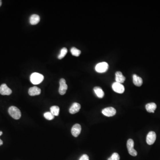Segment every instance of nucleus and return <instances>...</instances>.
<instances>
[{"mask_svg":"<svg viewBox=\"0 0 160 160\" xmlns=\"http://www.w3.org/2000/svg\"><path fill=\"white\" fill-rule=\"evenodd\" d=\"M146 110L149 112H154L157 108V105L155 103L152 102L147 104L145 106Z\"/></svg>","mask_w":160,"mask_h":160,"instance_id":"obj_15","label":"nucleus"},{"mask_svg":"<svg viewBox=\"0 0 160 160\" xmlns=\"http://www.w3.org/2000/svg\"><path fill=\"white\" fill-rule=\"evenodd\" d=\"M12 90L5 84H3L0 86V94L2 95H9L12 94Z\"/></svg>","mask_w":160,"mask_h":160,"instance_id":"obj_9","label":"nucleus"},{"mask_svg":"<svg viewBox=\"0 0 160 160\" xmlns=\"http://www.w3.org/2000/svg\"><path fill=\"white\" fill-rule=\"evenodd\" d=\"M102 113L104 116L110 117V116H113L116 114V110L114 108L110 107L106 108L103 109L102 110Z\"/></svg>","mask_w":160,"mask_h":160,"instance_id":"obj_7","label":"nucleus"},{"mask_svg":"<svg viewBox=\"0 0 160 160\" xmlns=\"http://www.w3.org/2000/svg\"><path fill=\"white\" fill-rule=\"evenodd\" d=\"M40 18L39 16L37 14L31 15L29 18V22L32 25H37L40 21Z\"/></svg>","mask_w":160,"mask_h":160,"instance_id":"obj_16","label":"nucleus"},{"mask_svg":"<svg viewBox=\"0 0 160 160\" xmlns=\"http://www.w3.org/2000/svg\"><path fill=\"white\" fill-rule=\"evenodd\" d=\"M71 53L73 56H76V57H78L81 54V50H80L78 49L75 47H72L70 50Z\"/></svg>","mask_w":160,"mask_h":160,"instance_id":"obj_19","label":"nucleus"},{"mask_svg":"<svg viewBox=\"0 0 160 160\" xmlns=\"http://www.w3.org/2000/svg\"><path fill=\"white\" fill-rule=\"evenodd\" d=\"M8 112L9 115L15 119L18 120L21 118V111L19 109L16 107L12 106L9 107L8 109Z\"/></svg>","mask_w":160,"mask_h":160,"instance_id":"obj_2","label":"nucleus"},{"mask_svg":"<svg viewBox=\"0 0 160 160\" xmlns=\"http://www.w3.org/2000/svg\"><path fill=\"white\" fill-rule=\"evenodd\" d=\"M59 84H60V87L59 88V92L60 94L63 95L65 94L67 90L68 89V86L67 85L66 80L64 78L60 79Z\"/></svg>","mask_w":160,"mask_h":160,"instance_id":"obj_5","label":"nucleus"},{"mask_svg":"<svg viewBox=\"0 0 160 160\" xmlns=\"http://www.w3.org/2000/svg\"><path fill=\"white\" fill-rule=\"evenodd\" d=\"M29 94L31 96L38 95L41 93V90L37 87L34 86L29 89Z\"/></svg>","mask_w":160,"mask_h":160,"instance_id":"obj_12","label":"nucleus"},{"mask_svg":"<svg viewBox=\"0 0 160 160\" xmlns=\"http://www.w3.org/2000/svg\"><path fill=\"white\" fill-rule=\"evenodd\" d=\"M1 5H2V1H1V0H0V7L1 6Z\"/></svg>","mask_w":160,"mask_h":160,"instance_id":"obj_25","label":"nucleus"},{"mask_svg":"<svg viewBox=\"0 0 160 160\" xmlns=\"http://www.w3.org/2000/svg\"><path fill=\"white\" fill-rule=\"evenodd\" d=\"M134 141L131 139H129L127 142V147L129 153L132 156H136L137 154V152L134 149Z\"/></svg>","mask_w":160,"mask_h":160,"instance_id":"obj_3","label":"nucleus"},{"mask_svg":"<svg viewBox=\"0 0 160 160\" xmlns=\"http://www.w3.org/2000/svg\"><path fill=\"white\" fill-rule=\"evenodd\" d=\"M44 117L48 120H52L54 118V116L50 112H48L44 113Z\"/></svg>","mask_w":160,"mask_h":160,"instance_id":"obj_21","label":"nucleus"},{"mask_svg":"<svg viewBox=\"0 0 160 160\" xmlns=\"http://www.w3.org/2000/svg\"><path fill=\"white\" fill-rule=\"evenodd\" d=\"M44 77L43 75L38 73H33L30 75L31 82L34 85H38L43 82Z\"/></svg>","mask_w":160,"mask_h":160,"instance_id":"obj_1","label":"nucleus"},{"mask_svg":"<svg viewBox=\"0 0 160 160\" xmlns=\"http://www.w3.org/2000/svg\"><path fill=\"white\" fill-rule=\"evenodd\" d=\"M94 91L98 98H102L104 96V92L101 88L100 87H95L94 88Z\"/></svg>","mask_w":160,"mask_h":160,"instance_id":"obj_17","label":"nucleus"},{"mask_svg":"<svg viewBox=\"0 0 160 160\" xmlns=\"http://www.w3.org/2000/svg\"><path fill=\"white\" fill-rule=\"evenodd\" d=\"M60 108L58 106H53L50 108V112L55 116H58L59 114Z\"/></svg>","mask_w":160,"mask_h":160,"instance_id":"obj_18","label":"nucleus"},{"mask_svg":"<svg viewBox=\"0 0 160 160\" xmlns=\"http://www.w3.org/2000/svg\"><path fill=\"white\" fill-rule=\"evenodd\" d=\"M67 52H68V50H67L66 48H65V47L63 48L61 50V53L58 56V58L59 59H62L63 58H64L65 57Z\"/></svg>","mask_w":160,"mask_h":160,"instance_id":"obj_20","label":"nucleus"},{"mask_svg":"<svg viewBox=\"0 0 160 160\" xmlns=\"http://www.w3.org/2000/svg\"><path fill=\"white\" fill-rule=\"evenodd\" d=\"M81 130H82V127L81 125L79 124H76L72 128V134L74 137H77L81 133Z\"/></svg>","mask_w":160,"mask_h":160,"instance_id":"obj_10","label":"nucleus"},{"mask_svg":"<svg viewBox=\"0 0 160 160\" xmlns=\"http://www.w3.org/2000/svg\"><path fill=\"white\" fill-rule=\"evenodd\" d=\"M115 80L116 82L122 84L124 82L125 78L121 72H116L115 74Z\"/></svg>","mask_w":160,"mask_h":160,"instance_id":"obj_13","label":"nucleus"},{"mask_svg":"<svg viewBox=\"0 0 160 160\" xmlns=\"http://www.w3.org/2000/svg\"><path fill=\"white\" fill-rule=\"evenodd\" d=\"M108 160H120V156L116 153H114L111 157L108 159Z\"/></svg>","mask_w":160,"mask_h":160,"instance_id":"obj_22","label":"nucleus"},{"mask_svg":"<svg viewBox=\"0 0 160 160\" xmlns=\"http://www.w3.org/2000/svg\"><path fill=\"white\" fill-rule=\"evenodd\" d=\"M81 107L80 104L77 102L74 103L70 108L69 112L71 114H75L79 111Z\"/></svg>","mask_w":160,"mask_h":160,"instance_id":"obj_11","label":"nucleus"},{"mask_svg":"<svg viewBox=\"0 0 160 160\" xmlns=\"http://www.w3.org/2000/svg\"><path fill=\"white\" fill-rule=\"evenodd\" d=\"M112 89L114 91L118 93V94H123L125 91V87L123 85L119 83H113L112 85Z\"/></svg>","mask_w":160,"mask_h":160,"instance_id":"obj_6","label":"nucleus"},{"mask_svg":"<svg viewBox=\"0 0 160 160\" xmlns=\"http://www.w3.org/2000/svg\"><path fill=\"white\" fill-rule=\"evenodd\" d=\"M79 160H89V157L86 154H84L81 156Z\"/></svg>","mask_w":160,"mask_h":160,"instance_id":"obj_23","label":"nucleus"},{"mask_svg":"<svg viewBox=\"0 0 160 160\" xmlns=\"http://www.w3.org/2000/svg\"><path fill=\"white\" fill-rule=\"evenodd\" d=\"M133 83L134 85L139 87L142 85L143 80L141 77L134 74L133 76Z\"/></svg>","mask_w":160,"mask_h":160,"instance_id":"obj_14","label":"nucleus"},{"mask_svg":"<svg viewBox=\"0 0 160 160\" xmlns=\"http://www.w3.org/2000/svg\"><path fill=\"white\" fill-rule=\"evenodd\" d=\"M108 65L106 62L99 63L96 66L95 70L98 73H103L107 71Z\"/></svg>","mask_w":160,"mask_h":160,"instance_id":"obj_4","label":"nucleus"},{"mask_svg":"<svg viewBox=\"0 0 160 160\" xmlns=\"http://www.w3.org/2000/svg\"><path fill=\"white\" fill-rule=\"evenodd\" d=\"M156 139V134L154 132L150 131L149 133L146 137V142L149 145H152Z\"/></svg>","mask_w":160,"mask_h":160,"instance_id":"obj_8","label":"nucleus"},{"mask_svg":"<svg viewBox=\"0 0 160 160\" xmlns=\"http://www.w3.org/2000/svg\"><path fill=\"white\" fill-rule=\"evenodd\" d=\"M2 134H3V132H2V131H0V136H1ZM3 141H2L0 139V145H2L3 144Z\"/></svg>","mask_w":160,"mask_h":160,"instance_id":"obj_24","label":"nucleus"}]
</instances>
